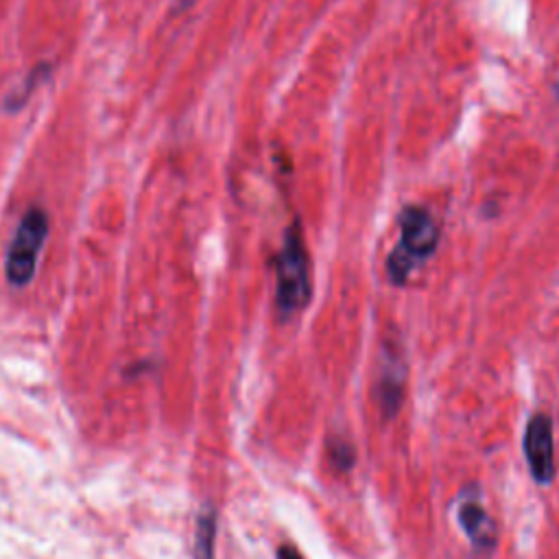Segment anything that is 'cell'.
<instances>
[{"label":"cell","mask_w":559,"mask_h":559,"mask_svg":"<svg viewBox=\"0 0 559 559\" xmlns=\"http://www.w3.org/2000/svg\"><path fill=\"white\" fill-rule=\"evenodd\" d=\"M48 236V214L41 207H31L20 218V225L7 249V280L13 286H24L33 280L39 251Z\"/></svg>","instance_id":"3"},{"label":"cell","mask_w":559,"mask_h":559,"mask_svg":"<svg viewBox=\"0 0 559 559\" xmlns=\"http://www.w3.org/2000/svg\"><path fill=\"white\" fill-rule=\"evenodd\" d=\"M275 269V310L280 319H290L301 312L312 297V273L310 258L304 242L301 223L295 221L286 234L284 242L273 258Z\"/></svg>","instance_id":"1"},{"label":"cell","mask_w":559,"mask_h":559,"mask_svg":"<svg viewBox=\"0 0 559 559\" xmlns=\"http://www.w3.org/2000/svg\"><path fill=\"white\" fill-rule=\"evenodd\" d=\"M325 452L330 463L338 469V472H347L352 469V465L356 463V452L354 445L349 441H345L343 437H332L325 443Z\"/></svg>","instance_id":"8"},{"label":"cell","mask_w":559,"mask_h":559,"mask_svg":"<svg viewBox=\"0 0 559 559\" xmlns=\"http://www.w3.org/2000/svg\"><path fill=\"white\" fill-rule=\"evenodd\" d=\"M397 225L400 242L386 258V273L393 284L402 286L411 273L435 253L441 229L432 214L419 205H406L397 216Z\"/></svg>","instance_id":"2"},{"label":"cell","mask_w":559,"mask_h":559,"mask_svg":"<svg viewBox=\"0 0 559 559\" xmlns=\"http://www.w3.org/2000/svg\"><path fill=\"white\" fill-rule=\"evenodd\" d=\"M214 539H216V511L212 504H205L197 515L194 526V559H214Z\"/></svg>","instance_id":"7"},{"label":"cell","mask_w":559,"mask_h":559,"mask_svg":"<svg viewBox=\"0 0 559 559\" xmlns=\"http://www.w3.org/2000/svg\"><path fill=\"white\" fill-rule=\"evenodd\" d=\"M275 559H304V557H301V552H299L295 546L282 544V546L277 548V552H275Z\"/></svg>","instance_id":"9"},{"label":"cell","mask_w":559,"mask_h":559,"mask_svg":"<svg viewBox=\"0 0 559 559\" xmlns=\"http://www.w3.org/2000/svg\"><path fill=\"white\" fill-rule=\"evenodd\" d=\"M404 380H406V367H404L400 347L393 343L382 345L380 362H378V380H376V402L384 419H391L397 415L402 395H404Z\"/></svg>","instance_id":"6"},{"label":"cell","mask_w":559,"mask_h":559,"mask_svg":"<svg viewBox=\"0 0 559 559\" xmlns=\"http://www.w3.org/2000/svg\"><path fill=\"white\" fill-rule=\"evenodd\" d=\"M557 96H559V87H557Z\"/></svg>","instance_id":"10"},{"label":"cell","mask_w":559,"mask_h":559,"mask_svg":"<svg viewBox=\"0 0 559 559\" xmlns=\"http://www.w3.org/2000/svg\"><path fill=\"white\" fill-rule=\"evenodd\" d=\"M456 520L461 524V531L469 539L474 557L489 559L498 546V528L487 509L483 507L480 489L476 485H469L461 491L456 504Z\"/></svg>","instance_id":"4"},{"label":"cell","mask_w":559,"mask_h":559,"mask_svg":"<svg viewBox=\"0 0 559 559\" xmlns=\"http://www.w3.org/2000/svg\"><path fill=\"white\" fill-rule=\"evenodd\" d=\"M522 450H524L531 478L537 485H548L555 476V461H552L555 454H552V419L546 413H533L528 417Z\"/></svg>","instance_id":"5"}]
</instances>
